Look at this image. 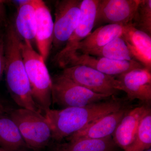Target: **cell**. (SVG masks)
I'll use <instances>...</instances> for the list:
<instances>
[{
  "instance_id": "obj_1",
  "label": "cell",
  "mask_w": 151,
  "mask_h": 151,
  "mask_svg": "<svg viewBox=\"0 0 151 151\" xmlns=\"http://www.w3.org/2000/svg\"><path fill=\"white\" fill-rule=\"evenodd\" d=\"M124 103L113 96L84 107L49 109L44 116L51 127L52 140L60 142L97 119L124 108Z\"/></svg>"
},
{
  "instance_id": "obj_2",
  "label": "cell",
  "mask_w": 151,
  "mask_h": 151,
  "mask_svg": "<svg viewBox=\"0 0 151 151\" xmlns=\"http://www.w3.org/2000/svg\"><path fill=\"white\" fill-rule=\"evenodd\" d=\"M6 84L12 98L20 108L42 113L32 94L20 49L21 38L13 24L6 25L4 33Z\"/></svg>"
},
{
  "instance_id": "obj_3",
  "label": "cell",
  "mask_w": 151,
  "mask_h": 151,
  "mask_svg": "<svg viewBox=\"0 0 151 151\" xmlns=\"http://www.w3.org/2000/svg\"><path fill=\"white\" fill-rule=\"evenodd\" d=\"M20 49L34 100L45 113L52 103V81L45 62L28 41L21 39Z\"/></svg>"
},
{
  "instance_id": "obj_4",
  "label": "cell",
  "mask_w": 151,
  "mask_h": 151,
  "mask_svg": "<svg viewBox=\"0 0 151 151\" xmlns=\"http://www.w3.org/2000/svg\"><path fill=\"white\" fill-rule=\"evenodd\" d=\"M9 114L17 126L28 148L40 151L52 140L51 127L42 113L20 108L11 109Z\"/></svg>"
},
{
  "instance_id": "obj_5",
  "label": "cell",
  "mask_w": 151,
  "mask_h": 151,
  "mask_svg": "<svg viewBox=\"0 0 151 151\" xmlns=\"http://www.w3.org/2000/svg\"><path fill=\"white\" fill-rule=\"evenodd\" d=\"M52 81V103L64 108L84 107L111 97L94 93L62 74L55 76Z\"/></svg>"
},
{
  "instance_id": "obj_6",
  "label": "cell",
  "mask_w": 151,
  "mask_h": 151,
  "mask_svg": "<svg viewBox=\"0 0 151 151\" xmlns=\"http://www.w3.org/2000/svg\"><path fill=\"white\" fill-rule=\"evenodd\" d=\"M98 0L81 1V14L78 24L65 45L55 55V63L64 68L76 52L78 44L92 32L95 24Z\"/></svg>"
},
{
  "instance_id": "obj_7",
  "label": "cell",
  "mask_w": 151,
  "mask_h": 151,
  "mask_svg": "<svg viewBox=\"0 0 151 151\" xmlns=\"http://www.w3.org/2000/svg\"><path fill=\"white\" fill-rule=\"evenodd\" d=\"M62 74L90 91L114 96L120 90V84L115 76L107 75L86 65H70L63 68Z\"/></svg>"
},
{
  "instance_id": "obj_8",
  "label": "cell",
  "mask_w": 151,
  "mask_h": 151,
  "mask_svg": "<svg viewBox=\"0 0 151 151\" xmlns=\"http://www.w3.org/2000/svg\"><path fill=\"white\" fill-rule=\"evenodd\" d=\"M81 0H61L55 6L52 48L64 46L77 27L81 14Z\"/></svg>"
},
{
  "instance_id": "obj_9",
  "label": "cell",
  "mask_w": 151,
  "mask_h": 151,
  "mask_svg": "<svg viewBox=\"0 0 151 151\" xmlns=\"http://www.w3.org/2000/svg\"><path fill=\"white\" fill-rule=\"evenodd\" d=\"M141 0H98L94 27L131 24Z\"/></svg>"
},
{
  "instance_id": "obj_10",
  "label": "cell",
  "mask_w": 151,
  "mask_h": 151,
  "mask_svg": "<svg viewBox=\"0 0 151 151\" xmlns=\"http://www.w3.org/2000/svg\"><path fill=\"white\" fill-rule=\"evenodd\" d=\"M115 77L120 84V90L127 93L129 100L151 103V71L144 68H137Z\"/></svg>"
},
{
  "instance_id": "obj_11",
  "label": "cell",
  "mask_w": 151,
  "mask_h": 151,
  "mask_svg": "<svg viewBox=\"0 0 151 151\" xmlns=\"http://www.w3.org/2000/svg\"><path fill=\"white\" fill-rule=\"evenodd\" d=\"M77 65H86L105 74L115 77L134 69L144 68L140 63L134 60H115L78 53L74 55L68 66Z\"/></svg>"
},
{
  "instance_id": "obj_12",
  "label": "cell",
  "mask_w": 151,
  "mask_h": 151,
  "mask_svg": "<svg viewBox=\"0 0 151 151\" xmlns=\"http://www.w3.org/2000/svg\"><path fill=\"white\" fill-rule=\"evenodd\" d=\"M35 7L36 28L35 41L39 53L45 62L52 48L54 22L46 4L41 0H33Z\"/></svg>"
},
{
  "instance_id": "obj_13",
  "label": "cell",
  "mask_w": 151,
  "mask_h": 151,
  "mask_svg": "<svg viewBox=\"0 0 151 151\" xmlns=\"http://www.w3.org/2000/svg\"><path fill=\"white\" fill-rule=\"evenodd\" d=\"M129 111L124 107L97 119L67 138L68 141L80 139H102L112 136L117 126Z\"/></svg>"
},
{
  "instance_id": "obj_14",
  "label": "cell",
  "mask_w": 151,
  "mask_h": 151,
  "mask_svg": "<svg viewBox=\"0 0 151 151\" xmlns=\"http://www.w3.org/2000/svg\"><path fill=\"white\" fill-rule=\"evenodd\" d=\"M122 37L132 58L151 71V36L136 29L131 24L124 26Z\"/></svg>"
},
{
  "instance_id": "obj_15",
  "label": "cell",
  "mask_w": 151,
  "mask_h": 151,
  "mask_svg": "<svg viewBox=\"0 0 151 151\" xmlns=\"http://www.w3.org/2000/svg\"><path fill=\"white\" fill-rule=\"evenodd\" d=\"M151 112L150 108L146 105L137 107L127 112L112 135L117 147L124 151L132 144L141 120Z\"/></svg>"
},
{
  "instance_id": "obj_16",
  "label": "cell",
  "mask_w": 151,
  "mask_h": 151,
  "mask_svg": "<svg viewBox=\"0 0 151 151\" xmlns=\"http://www.w3.org/2000/svg\"><path fill=\"white\" fill-rule=\"evenodd\" d=\"M124 29L123 26L115 24H105L97 27L78 44L76 53L86 54L91 50L104 46L122 36Z\"/></svg>"
},
{
  "instance_id": "obj_17",
  "label": "cell",
  "mask_w": 151,
  "mask_h": 151,
  "mask_svg": "<svg viewBox=\"0 0 151 151\" xmlns=\"http://www.w3.org/2000/svg\"><path fill=\"white\" fill-rule=\"evenodd\" d=\"M9 113H0V148L5 151H25L27 146Z\"/></svg>"
},
{
  "instance_id": "obj_18",
  "label": "cell",
  "mask_w": 151,
  "mask_h": 151,
  "mask_svg": "<svg viewBox=\"0 0 151 151\" xmlns=\"http://www.w3.org/2000/svg\"><path fill=\"white\" fill-rule=\"evenodd\" d=\"M14 26L18 35L22 40L28 41L31 44L35 41L36 19L33 0H28L17 8Z\"/></svg>"
},
{
  "instance_id": "obj_19",
  "label": "cell",
  "mask_w": 151,
  "mask_h": 151,
  "mask_svg": "<svg viewBox=\"0 0 151 151\" xmlns=\"http://www.w3.org/2000/svg\"><path fill=\"white\" fill-rule=\"evenodd\" d=\"M117 145L112 136L102 139H80L56 143L52 151H116Z\"/></svg>"
},
{
  "instance_id": "obj_20",
  "label": "cell",
  "mask_w": 151,
  "mask_h": 151,
  "mask_svg": "<svg viewBox=\"0 0 151 151\" xmlns=\"http://www.w3.org/2000/svg\"><path fill=\"white\" fill-rule=\"evenodd\" d=\"M86 54L115 60H133L122 36L113 40L102 47L89 51Z\"/></svg>"
},
{
  "instance_id": "obj_21",
  "label": "cell",
  "mask_w": 151,
  "mask_h": 151,
  "mask_svg": "<svg viewBox=\"0 0 151 151\" xmlns=\"http://www.w3.org/2000/svg\"><path fill=\"white\" fill-rule=\"evenodd\" d=\"M151 147V112L141 120L134 141L124 151H145Z\"/></svg>"
},
{
  "instance_id": "obj_22",
  "label": "cell",
  "mask_w": 151,
  "mask_h": 151,
  "mask_svg": "<svg viewBox=\"0 0 151 151\" xmlns=\"http://www.w3.org/2000/svg\"><path fill=\"white\" fill-rule=\"evenodd\" d=\"M131 24L136 29L151 36V0H141Z\"/></svg>"
},
{
  "instance_id": "obj_23",
  "label": "cell",
  "mask_w": 151,
  "mask_h": 151,
  "mask_svg": "<svg viewBox=\"0 0 151 151\" xmlns=\"http://www.w3.org/2000/svg\"><path fill=\"white\" fill-rule=\"evenodd\" d=\"M5 67L4 34L0 30V81L4 73Z\"/></svg>"
},
{
  "instance_id": "obj_24",
  "label": "cell",
  "mask_w": 151,
  "mask_h": 151,
  "mask_svg": "<svg viewBox=\"0 0 151 151\" xmlns=\"http://www.w3.org/2000/svg\"><path fill=\"white\" fill-rule=\"evenodd\" d=\"M6 24V12L4 1H0V27Z\"/></svg>"
},
{
  "instance_id": "obj_25",
  "label": "cell",
  "mask_w": 151,
  "mask_h": 151,
  "mask_svg": "<svg viewBox=\"0 0 151 151\" xmlns=\"http://www.w3.org/2000/svg\"><path fill=\"white\" fill-rule=\"evenodd\" d=\"M11 109L6 105L4 101L0 99V113L9 112Z\"/></svg>"
},
{
  "instance_id": "obj_26",
  "label": "cell",
  "mask_w": 151,
  "mask_h": 151,
  "mask_svg": "<svg viewBox=\"0 0 151 151\" xmlns=\"http://www.w3.org/2000/svg\"><path fill=\"white\" fill-rule=\"evenodd\" d=\"M0 151H5L4 150H3L1 148H0Z\"/></svg>"
},
{
  "instance_id": "obj_27",
  "label": "cell",
  "mask_w": 151,
  "mask_h": 151,
  "mask_svg": "<svg viewBox=\"0 0 151 151\" xmlns=\"http://www.w3.org/2000/svg\"><path fill=\"white\" fill-rule=\"evenodd\" d=\"M145 151H151V148L149 149V150H146Z\"/></svg>"
},
{
  "instance_id": "obj_28",
  "label": "cell",
  "mask_w": 151,
  "mask_h": 151,
  "mask_svg": "<svg viewBox=\"0 0 151 151\" xmlns=\"http://www.w3.org/2000/svg\"></svg>"
}]
</instances>
